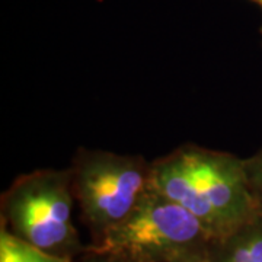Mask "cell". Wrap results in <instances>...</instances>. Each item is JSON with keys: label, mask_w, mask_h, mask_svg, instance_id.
<instances>
[{"label": "cell", "mask_w": 262, "mask_h": 262, "mask_svg": "<svg viewBox=\"0 0 262 262\" xmlns=\"http://www.w3.org/2000/svg\"><path fill=\"white\" fill-rule=\"evenodd\" d=\"M151 188L223 239L259 214L245 168L232 153L184 144L151 162Z\"/></svg>", "instance_id": "1"}, {"label": "cell", "mask_w": 262, "mask_h": 262, "mask_svg": "<svg viewBox=\"0 0 262 262\" xmlns=\"http://www.w3.org/2000/svg\"><path fill=\"white\" fill-rule=\"evenodd\" d=\"M72 169H38L20 175L2 196V226L38 249L77 259L82 244L73 222Z\"/></svg>", "instance_id": "2"}, {"label": "cell", "mask_w": 262, "mask_h": 262, "mask_svg": "<svg viewBox=\"0 0 262 262\" xmlns=\"http://www.w3.org/2000/svg\"><path fill=\"white\" fill-rule=\"evenodd\" d=\"M213 242L195 215L150 188L124 222L88 245V249L117 262H168L208 251Z\"/></svg>", "instance_id": "3"}, {"label": "cell", "mask_w": 262, "mask_h": 262, "mask_svg": "<svg viewBox=\"0 0 262 262\" xmlns=\"http://www.w3.org/2000/svg\"><path fill=\"white\" fill-rule=\"evenodd\" d=\"M70 169L91 244L124 222L151 188V162L143 156L82 147Z\"/></svg>", "instance_id": "4"}, {"label": "cell", "mask_w": 262, "mask_h": 262, "mask_svg": "<svg viewBox=\"0 0 262 262\" xmlns=\"http://www.w3.org/2000/svg\"><path fill=\"white\" fill-rule=\"evenodd\" d=\"M208 255L211 262H262V214L223 239L214 241Z\"/></svg>", "instance_id": "5"}, {"label": "cell", "mask_w": 262, "mask_h": 262, "mask_svg": "<svg viewBox=\"0 0 262 262\" xmlns=\"http://www.w3.org/2000/svg\"><path fill=\"white\" fill-rule=\"evenodd\" d=\"M0 262H76L73 258L58 256L38 249L19 239L2 226L0 229Z\"/></svg>", "instance_id": "6"}, {"label": "cell", "mask_w": 262, "mask_h": 262, "mask_svg": "<svg viewBox=\"0 0 262 262\" xmlns=\"http://www.w3.org/2000/svg\"><path fill=\"white\" fill-rule=\"evenodd\" d=\"M246 175L258 211L262 214V147L251 158L245 159Z\"/></svg>", "instance_id": "7"}, {"label": "cell", "mask_w": 262, "mask_h": 262, "mask_svg": "<svg viewBox=\"0 0 262 262\" xmlns=\"http://www.w3.org/2000/svg\"><path fill=\"white\" fill-rule=\"evenodd\" d=\"M77 262H117V261H115L114 258H111V256L105 255V253L95 252V251H91V249H88V248H86V251H84L83 255H80V256L77 258Z\"/></svg>", "instance_id": "8"}, {"label": "cell", "mask_w": 262, "mask_h": 262, "mask_svg": "<svg viewBox=\"0 0 262 262\" xmlns=\"http://www.w3.org/2000/svg\"><path fill=\"white\" fill-rule=\"evenodd\" d=\"M168 262H211V259H210L208 251H204V252H195L189 253V255H184V256H179L177 259H172V261Z\"/></svg>", "instance_id": "9"}, {"label": "cell", "mask_w": 262, "mask_h": 262, "mask_svg": "<svg viewBox=\"0 0 262 262\" xmlns=\"http://www.w3.org/2000/svg\"><path fill=\"white\" fill-rule=\"evenodd\" d=\"M249 2H252L253 5H256V6L261 9V13H262V0H249ZM261 34H262V27H261Z\"/></svg>", "instance_id": "10"}]
</instances>
